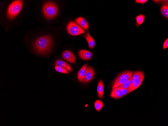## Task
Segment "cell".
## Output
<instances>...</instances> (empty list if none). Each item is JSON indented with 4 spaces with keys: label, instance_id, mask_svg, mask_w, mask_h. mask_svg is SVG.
Segmentation results:
<instances>
[{
    "label": "cell",
    "instance_id": "cell-1",
    "mask_svg": "<svg viewBox=\"0 0 168 126\" xmlns=\"http://www.w3.org/2000/svg\"><path fill=\"white\" fill-rule=\"evenodd\" d=\"M53 44L51 37L50 35H45L37 39L33 44L35 51L41 55L48 54L50 51Z\"/></svg>",
    "mask_w": 168,
    "mask_h": 126
},
{
    "label": "cell",
    "instance_id": "cell-2",
    "mask_svg": "<svg viewBox=\"0 0 168 126\" xmlns=\"http://www.w3.org/2000/svg\"><path fill=\"white\" fill-rule=\"evenodd\" d=\"M44 17L48 20L52 19L57 15L58 8L56 4L52 2L45 3L42 8Z\"/></svg>",
    "mask_w": 168,
    "mask_h": 126
},
{
    "label": "cell",
    "instance_id": "cell-3",
    "mask_svg": "<svg viewBox=\"0 0 168 126\" xmlns=\"http://www.w3.org/2000/svg\"><path fill=\"white\" fill-rule=\"evenodd\" d=\"M23 5V2L22 0H15L11 3L8 9V18L12 19L15 18L21 10Z\"/></svg>",
    "mask_w": 168,
    "mask_h": 126
},
{
    "label": "cell",
    "instance_id": "cell-4",
    "mask_svg": "<svg viewBox=\"0 0 168 126\" xmlns=\"http://www.w3.org/2000/svg\"><path fill=\"white\" fill-rule=\"evenodd\" d=\"M144 75L143 72L140 70L135 71L133 76L130 86L128 88L131 92L139 87L141 85L144 79Z\"/></svg>",
    "mask_w": 168,
    "mask_h": 126
},
{
    "label": "cell",
    "instance_id": "cell-5",
    "mask_svg": "<svg viewBox=\"0 0 168 126\" xmlns=\"http://www.w3.org/2000/svg\"><path fill=\"white\" fill-rule=\"evenodd\" d=\"M133 71H126L120 74L115 79L112 86V89L116 88L124 83L132 76Z\"/></svg>",
    "mask_w": 168,
    "mask_h": 126
},
{
    "label": "cell",
    "instance_id": "cell-6",
    "mask_svg": "<svg viewBox=\"0 0 168 126\" xmlns=\"http://www.w3.org/2000/svg\"><path fill=\"white\" fill-rule=\"evenodd\" d=\"M66 29L68 33L73 36L79 35L85 32L81 27L73 21H70L68 23Z\"/></svg>",
    "mask_w": 168,
    "mask_h": 126
},
{
    "label": "cell",
    "instance_id": "cell-7",
    "mask_svg": "<svg viewBox=\"0 0 168 126\" xmlns=\"http://www.w3.org/2000/svg\"><path fill=\"white\" fill-rule=\"evenodd\" d=\"M130 93V92L128 88L121 89L117 87L112 89L110 96L113 98L118 99Z\"/></svg>",
    "mask_w": 168,
    "mask_h": 126
},
{
    "label": "cell",
    "instance_id": "cell-8",
    "mask_svg": "<svg viewBox=\"0 0 168 126\" xmlns=\"http://www.w3.org/2000/svg\"><path fill=\"white\" fill-rule=\"evenodd\" d=\"M62 57L64 59L70 63H74L75 62L76 58L75 55L69 51H64L62 53Z\"/></svg>",
    "mask_w": 168,
    "mask_h": 126
},
{
    "label": "cell",
    "instance_id": "cell-9",
    "mask_svg": "<svg viewBox=\"0 0 168 126\" xmlns=\"http://www.w3.org/2000/svg\"><path fill=\"white\" fill-rule=\"evenodd\" d=\"M95 72L93 69L89 66L87 68L86 73L83 82L86 83L91 80L94 77Z\"/></svg>",
    "mask_w": 168,
    "mask_h": 126
},
{
    "label": "cell",
    "instance_id": "cell-10",
    "mask_svg": "<svg viewBox=\"0 0 168 126\" xmlns=\"http://www.w3.org/2000/svg\"><path fill=\"white\" fill-rule=\"evenodd\" d=\"M78 55L80 58L85 61L90 59L92 54L90 51L86 50H81L78 52Z\"/></svg>",
    "mask_w": 168,
    "mask_h": 126
},
{
    "label": "cell",
    "instance_id": "cell-11",
    "mask_svg": "<svg viewBox=\"0 0 168 126\" xmlns=\"http://www.w3.org/2000/svg\"><path fill=\"white\" fill-rule=\"evenodd\" d=\"M87 65H83L77 74V77L79 81L83 82L86 73Z\"/></svg>",
    "mask_w": 168,
    "mask_h": 126
},
{
    "label": "cell",
    "instance_id": "cell-12",
    "mask_svg": "<svg viewBox=\"0 0 168 126\" xmlns=\"http://www.w3.org/2000/svg\"><path fill=\"white\" fill-rule=\"evenodd\" d=\"M84 37L88 42L89 48L93 49L95 46L96 42L93 38L90 35L89 31L85 35Z\"/></svg>",
    "mask_w": 168,
    "mask_h": 126
},
{
    "label": "cell",
    "instance_id": "cell-13",
    "mask_svg": "<svg viewBox=\"0 0 168 126\" xmlns=\"http://www.w3.org/2000/svg\"><path fill=\"white\" fill-rule=\"evenodd\" d=\"M75 21L86 30L89 28V24L86 20L82 17H79L75 20Z\"/></svg>",
    "mask_w": 168,
    "mask_h": 126
},
{
    "label": "cell",
    "instance_id": "cell-14",
    "mask_svg": "<svg viewBox=\"0 0 168 126\" xmlns=\"http://www.w3.org/2000/svg\"><path fill=\"white\" fill-rule=\"evenodd\" d=\"M104 91L103 82L102 80L98 82L97 87V92L98 97L101 99L103 98Z\"/></svg>",
    "mask_w": 168,
    "mask_h": 126
},
{
    "label": "cell",
    "instance_id": "cell-15",
    "mask_svg": "<svg viewBox=\"0 0 168 126\" xmlns=\"http://www.w3.org/2000/svg\"><path fill=\"white\" fill-rule=\"evenodd\" d=\"M55 65L61 67L69 71L71 70V68L69 65L67 63L63 61L58 60L55 62Z\"/></svg>",
    "mask_w": 168,
    "mask_h": 126
},
{
    "label": "cell",
    "instance_id": "cell-16",
    "mask_svg": "<svg viewBox=\"0 0 168 126\" xmlns=\"http://www.w3.org/2000/svg\"><path fill=\"white\" fill-rule=\"evenodd\" d=\"M103 106L102 101L100 100H97L94 103V107L96 110L98 112L100 111Z\"/></svg>",
    "mask_w": 168,
    "mask_h": 126
},
{
    "label": "cell",
    "instance_id": "cell-17",
    "mask_svg": "<svg viewBox=\"0 0 168 126\" xmlns=\"http://www.w3.org/2000/svg\"><path fill=\"white\" fill-rule=\"evenodd\" d=\"M133 76V74L131 77L128 80L124 83L118 87L121 89H126L128 88L131 84Z\"/></svg>",
    "mask_w": 168,
    "mask_h": 126
},
{
    "label": "cell",
    "instance_id": "cell-18",
    "mask_svg": "<svg viewBox=\"0 0 168 126\" xmlns=\"http://www.w3.org/2000/svg\"><path fill=\"white\" fill-rule=\"evenodd\" d=\"M145 17L144 15L140 14L136 17V24L137 27L142 24L143 21L145 20Z\"/></svg>",
    "mask_w": 168,
    "mask_h": 126
},
{
    "label": "cell",
    "instance_id": "cell-19",
    "mask_svg": "<svg viewBox=\"0 0 168 126\" xmlns=\"http://www.w3.org/2000/svg\"><path fill=\"white\" fill-rule=\"evenodd\" d=\"M161 12L162 14L165 17H168V5H163L161 8Z\"/></svg>",
    "mask_w": 168,
    "mask_h": 126
},
{
    "label": "cell",
    "instance_id": "cell-20",
    "mask_svg": "<svg viewBox=\"0 0 168 126\" xmlns=\"http://www.w3.org/2000/svg\"><path fill=\"white\" fill-rule=\"evenodd\" d=\"M55 70L58 72L65 74L69 73L67 70L61 67L56 65H55Z\"/></svg>",
    "mask_w": 168,
    "mask_h": 126
},
{
    "label": "cell",
    "instance_id": "cell-21",
    "mask_svg": "<svg viewBox=\"0 0 168 126\" xmlns=\"http://www.w3.org/2000/svg\"><path fill=\"white\" fill-rule=\"evenodd\" d=\"M168 47V38L164 41L163 46V49H164Z\"/></svg>",
    "mask_w": 168,
    "mask_h": 126
},
{
    "label": "cell",
    "instance_id": "cell-22",
    "mask_svg": "<svg viewBox=\"0 0 168 126\" xmlns=\"http://www.w3.org/2000/svg\"><path fill=\"white\" fill-rule=\"evenodd\" d=\"M148 0H137L136 1V3H143L146 2Z\"/></svg>",
    "mask_w": 168,
    "mask_h": 126
},
{
    "label": "cell",
    "instance_id": "cell-23",
    "mask_svg": "<svg viewBox=\"0 0 168 126\" xmlns=\"http://www.w3.org/2000/svg\"><path fill=\"white\" fill-rule=\"evenodd\" d=\"M154 2H156V3H159V2L160 1V0H154V1H153Z\"/></svg>",
    "mask_w": 168,
    "mask_h": 126
}]
</instances>
